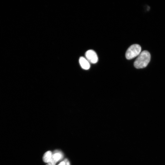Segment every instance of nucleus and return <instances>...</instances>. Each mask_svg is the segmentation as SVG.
Segmentation results:
<instances>
[{
    "label": "nucleus",
    "mask_w": 165,
    "mask_h": 165,
    "mask_svg": "<svg viewBox=\"0 0 165 165\" xmlns=\"http://www.w3.org/2000/svg\"><path fill=\"white\" fill-rule=\"evenodd\" d=\"M79 63L81 67L85 70H89L90 67L89 62L86 59L81 57L79 59Z\"/></svg>",
    "instance_id": "39448f33"
},
{
    "label": "nucleus",
    "mask_w": 165,
    "mask_h": 165,
    "mask_svg": "<svg viewBox=\"0 0 165 165\" xmlns=\"http://www.w3.org/2000/svg\"><path fill=\"white\" fill-rule=\"evenodd\" d=\"M151 55L147 51H142L139 54L134 62V66L137 69H142L146 67L150 62Z\"/></svg>",
    "instance_id": "f257e3e1"
},
{
    "label": "nucleus",
    "mask_w": 165,
    "mask_h": 165,
    "mask_svg": "<svg viewBox=\"0 0 165 165\" xmlns=\"http://www.w3.org/2000/svg\"><path fill=\"white\" fill-rule=\"evenodd\" d=\"M52 153L51 151H48L44 154L43 157V160L45 162L48 163L51 160Z\"/></svg>",
    "instance_id": "423d86ee"
},
{
    "label": "nucleus",
    "mask_w": 165,
    "mask_h": 165,
    "mask_svg": "<svg viewBox=\"0 0 165 165\" xmlns=\"http://www.w3.org/2000/svg\"><path fill=\"white\" fill-rule=\"evenodd\" d=\"M65 164V165H70L69 161L67 159H65L63 161Z\"/></svg>",
    "instance_id": "0eeeda50"
},
{
    "label": "nucleus",
    "mask_w": 165,
    "mask_h": 165,
    "mask_svg": "<svg viewBox=\"0 0 165 165\" xmlns=\"http://www.w3.org/2000/svg\"><path fill=\"white\" fill-rule=\"evenodd\" d=\"M87 59L89 62L92 64H95L98 61V58L96 53L93 50H90L87 51L85 53Z\"/></svg>",
    "instance_id": "20e7f679"
},
{
    "label": "nucleus",
    "mask_w": 165,
    "mask_h": 165,
    "mask_svg": "<svg viewBox=\"0 0 165 165\" xmlns=\"http://www.w3.org/2000/svg\"><path fill=\"white\" fill-rule=\"evenodd\" d=\"M141 51V47L138 44L131 45L128 49L125 56L128 60H131L139 56Z\"/></svg>",
    "instance_id": "f03ea898"
},
{
    "label": "nucleus",
    "mask_w": 165,
    "mask_h": 165,
    "mask_svg": "<svg viewBox=\"0 0 165 165\" xmlns=\"http://www.w3.org/2000/svg\"><path fill=\"white\" fill-rule=\"evenodd\" d=\"M58 165H65V162L64 161H62Z\"/></svg>",
    "instance_id": "6e6552de"
},
{
    "label": "nucleus",
    "mask_w": 165,
    "mask_h": 165,
    "mask_svg": "<svg viewBox=\"0 0 165 165\" xmlns=\"http://www.w3.org/2000/svg\"><path fill=\"white\" fill-rule=\"evenodd\" d=\"M48 165V164H47V165Z\"/></svg>",
    "instance_id": "1a4fd4ad"
},
{
    "label": "nucleus",
    "mask_w": 165,
    "mask_h": 165,
    "mask_svg": "<svg viewBox=\"0 0 165 165\" xmlns=\"http://www.w3.org/2000/svg\"><path fill=\"white\" fill-rule=\"evenodd\" d=\"M63 157L62 153L59 151L56 150L52 154L51 158L48 163L49 165H56L59 161L61 160Z\"/></svg>",
    "instance_id": "7ed1b4c3"
}]
</instances>
